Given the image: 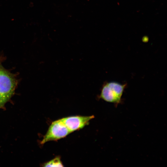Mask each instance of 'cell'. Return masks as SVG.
Returning <instances> with one entry per match:
<instances>
[{
  "label": "cell",
  "mask_w": 167,
  "mask_h": 167,
  "mask_svg": "<svg viewBox=\"0 0 167 167\" xmlns=\"http://www.w3.org/2000/svg\"><path fill=\"white\" fill-rule=\"evenodd\" d=\"M17 84L11 73L0 69V108L10 99L14 93Z\"/></svg>",
  "instance_id": "1"
},
{
  "label": "cell",
  "mask_w": 167,
  "mask_h": 167,
  "mask_svg": "<svg viewBox=\"0 0 167 167\" xmlns=\"http://www.w3.org/2000/svg\"><path fill=\"white\" fill-rule=\"evenodd\" d=\"M126 86L116 82L106 83L102 87L100 97L106 102L118 104L120 102Z\"/></svg>",
  "instance_id": "2"
},
{
  "label": "cell",
  "mask_w": 167,
  "mask_h": 167,
  "mask_svg": "<svg viewBox=\"0 0 167 167\" xmlns=\"http://www.w3.org/2000/svg\"><path fill=\"white\" fill-rule=\"evenodd\" d=\"M70 132L61 119L53 122L41 142V144L52 141H56L66 137Z\"/></svg>",
  "instance_id": "3"
},
{
  "label": "cell",
  "mask_w": 167,
  "mask_h": 167,
  "mask_svg": "<svg viewBox=\"0 0 167 167\" xmlns=\"http://www.w3.org/2000/svg\"><path fill=\"white\" fill-rule=\"evenodd\" d=\"M93 115L73 116L60 119L71 133L83 128L88 125L89 121L94 118Z\"/></svg>",
  "instance_id": "4"
},
{
  "label": "cell",
  "mask_w": 167,
  "mask_h": 167,
  "mask_svg": "<svg viewBox=\"0 0 167 167\" xmlns=\"http://www.w3.org/2000/svg\"><path fill=\"white\" fill-rule=\"evenodd\" d=\"M44 167H63L64 166L60 157L57 156L52 160L45 163Z\"/></svg>",
  "instance_id": "5"
},
{
  "label": "cell",
  "mask_w": 167,
  "mask_h": 167,
  "mask_svg": "<svg viewBox=\"0 0 167 167\" xmlns=\"http://www.w3.org/2000/svg\"></svg>",
  "instance_id": "6"
}]
</instances>
